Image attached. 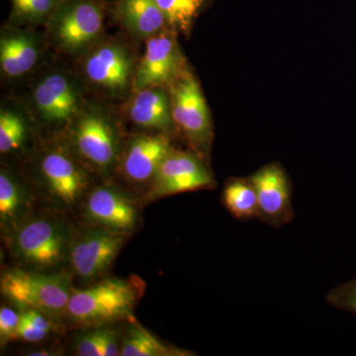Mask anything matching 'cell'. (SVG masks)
<instances>
[{"label":"cell","instance_id":"cell-1","mask_svg":"<svg viewBox=\"0 0 356 356\" xmlns=\"http://www.w3.org/2000/svg\"><path fill=\"white\" fill-rule=\"evenodd\" d=\"M123 119L111 102L88 97L60 136L89 172L107 177L116 172L127 138Z\"/></svg>","mask_w":356,"mask_h":356},{"label":"cell","instance_id":"cell-2","mask_svg":"<svg viewBox=\"0 0 356 356\" xmlns=\"http://www.w3.org/2000/svg\"><path fill=\"white\" fill-rule=\"evenodd\" d=\"M25 90L17 97L39 131L60 135L76 116L89 95L74 65L62 60L44 62L25 81Z\"/></svg>","mask_w":356,"mask_h":356},{"label":"cell","instance_id":"cell-3","mask_svg":"<svg viewBox=\"0 0 356 356\" xmlns=\"http://www.w3.org/2000/svg\"><path fill=\"white\" fill-rule=\"evenodd\" d=\"M137 43L124 33L117 36L106 34L72 60L89 95L108 102L127 99L139 64Z\"/></svg>","mask_w":356,"mask_h":356},{"label":"cell","instance_id":"cell-4","mask_svg":"<svg viewBox=\"0 0 356 356\" xmlns=\"http://www.w3.org/2000/svg\"><path fill=\"white\" fill-rule=\"evenodd\" d=\"M107 14L106 0H64L44 25L49 48L58 57L76 60L106 35Z\"/></svg>","mask_w":356,"mask_h":356},{"label":"cell","instance_id":"cell-5","mask_svg":"<svg viewBox=\"0 0 356 356\" xmlns=\"http://www.w3.org/2000/svg\"><path fill=\"white\" fill-rule=\"evenodd\" d=\"M143 290L139 278H106L84 289H74L65 315L83 327H104L124 318L131 320Z\"/></svg>","mask_w":356,"mask_h":356},{"label":"cell","instance_id":"cell-6","mask_svg":"<svg viewBox=\"0 0 356 356\" xmlns=\"http://www.w3.org/2000/svg\"><path fill=\"white\" fill-rule=\"evenodd\" d=\"M35 175L49 197L64 207L76 205L90 186L92 172L62 136L47 140L34 156Z\"/></svg>","mask_w":356,"mask_h":356},{"label":"cell","instance_id":"cell-7","mask_svg":"<svg viewBox=\"0 0 356 356\" xmlns=\"http://www.w3.org/2000/svg\"><path fill=\"white\" fill-rule=\"evenodd\" d=\"M3 296L21 311L36 310L50 318L67 314L74 288L65 273L46 274L14 268L2 274Z\"/></svg>","mask_w":356,"mask_h":356},{"label":"cell","instance_id":"cell-8","mask_svg":"<svg viewBox=\"0 0 356 356\" xmlns=\"http://www.w3.org/2000/svg\"><path fill=\"white\" fill-rule=\"evenodd\" d=\"M168 88L178 132L184 136L191 151L209 163L214 125L197 77L187 67Z\"/></svg>","mask_w":356,"mask_h":356},{"label":"cell","instance_id":"cell-9","mask_svg":"<svg viewBox=\"0 0 356 356\" xmlns=\"http://www.w3.org/2000/svg\"><path fill=\"white\" fill-rule=\"evenodd\" d=\"M69 231L50 218H34L18 227L11 241V252L21 264L36 270L57 267L70 252Z\"/></svg>","mask_w":356,"mask_h":356},{"label":"cell","instance_id":"cell-10","mask_svg":"<svg viewBox=\"0 0 356 356\" xmlns=\"http://www.w3.org/2000/svg\"><path fill=\"white\" fill-rule=\"evenodd\" d=\"M48 50L50 48L44 32L4 23L0 29L2 81L19 83L27 81L46 62Z\"/></svg>","mask_w":356,"mask_h":356},{"label":"cell","instance_id":"cell-11","mask_svg":"<svg viewBox=\"0 0 356 356\" xmlns=\"http://www.w3.org/2000/svg\"><path fill=\"white\" fill-rule=\"evenodd\" d=\"M215 186L216 181L207 161L193 151L175 147L159 165L147 195L158 199Z\"/></svg>","mask_w":356,"mask_h":356},{"label":"cell","instance_id":"cell-12","mask_svg":"<svg viewBox=\"0 0 356 356\" xmlns=\"http://www.w3.org/2000/svg\"><path fill=\"white\" fill-rule=\"evenodd\" d=\"M178 36L172 30H166L145 41L146 47L138 64L133 91L147 86L168 88L189 67Z\"/></svg>","mask_w":356,"mask_h":356},{"label":"cell","instance_id":"cell-13","mask_svg":"<svg viewBox=\"0 0 356 356\" xmlns=\"http://www.w3.org/2000/svg\"><path fill=\"white\" fill-rule=\"evenodd\" d=\"M175 147L165 134L137 132L127 136L117 170L128 182L151 186L159 165Z\"/></svg>","mask_w":356,"mask_h":356},{"label":"cell","instance_id":"cell-14","mask_svg":"<svg viewBox=\"0 0 356 356\" xmlns=\"http://www.w3.org/2000/svg\"><path fill=\"white\" fill-rule=\"evenodd\" d=\"M126 242V234L97 227L70 245L72 270L83 281L99 278L111 267Z\"/></svg>","mask_w":356,"mask_h":356},{"label":"cell","instance_id":"cell-15","mask_svg":"<svg viewBox=\"0 0 356 356\" xmlns=\"http://www.w3.org/2000/svg\"><path fill=\"white\" fill-rule=\"evenodd\" d=\"M259 200V221L273 228H281L295 216L291 180L277 163L262 166L248 177Z\"/></svg>","mask_w":356,"mask_h":356},{"label":"cell","instance_id":"cell-16","mask_svg":"<svg viewBox=\"0 0 356 356\" xmlns=\"http://www.w3.org/2000/svg\"><path fill=\"white\" fill-rule=\"evenodd\" d=\"M122 105L124 119L142 132L165 134L170 137L178 132L173 120L170 91L165 86L134 90Z\"/></svg>","mask_w":356,"mask_h":356},{"label":"cell","instance_id":"cell-17","mask_svg":"<svg viewBox=\"0 0 356 356\" xmlns=\"http://www.w3.org/2000/svg\"><path fill=\"white\" fill-rule=\"evenodd\" d=\"M84 215L97 227L128 234L137 225V207L126 192L115 185H99L89 192Z\"/></svg>","mask_w":356,"mask_h":356},{"label":"cell","instance_id":"cell-18","mask_svg":"<svg viewBox=\"0 0 356 356\" xmlns=\"http://www.w3.org/2000/svg\"><path fill=\"white\" fill-rule=\"evenodd\" d=\"M109 15L122 32L136 42H145L170 30L156 0H112Z\"/></svg>","mask_w":356,"mask_h":356},{"label":"cell","instance_id":"cell-19","mask_svg":"<svg viewBox=\"0 0 356 356\" xmlns=\"http://www.w3.org/2000/svg\"><path fill=\"white\" fill-rule=\"evenodd\" d=\"M39 132L36 124L17 97H2L0 103V154H22Z\"/></svg>","mask_w":356,"mask_h":356},{"label":"cell","instance_id":"cell-20","mask_svg":"<svg viewBox=\"0 0 356 356\" xmlns=\"http://www.w3.org/2000/svg\"><path fill=\"white\" fill-rule=\"evenodd\" d=\"M222 199L226 209L236 220L245 222L261 218L257 192L248 177L229 179L222 189Z\"/></svg>","mask_w":356,"mask_h":356},{"label":"cell","instance_id":"cell-21","mask_svg":"<svg viewBox=\"0 0 356 356\" xmlns=\"http://www.w3.org/2000/svg\"><path fill=\"white\" fill-rule=\"evenodd\" d=\"M191 351L163 343L158 337L133 320L128 325L121 343L123 356H188Z\"/></svg>","mask_w":356,"mask_h":356},{"label":"cell","instance_id":"cell-22","mask_svg":"<svg viewBox=\"0 0 356 356\" xmlns=\"http://www.w3.org/2000/svg\"><path fill=\"white\" fill-rule=\"evenodd\" d=\"M165 14L166 22L172 31L182 35L185 38L191 36L196 20L208 8L212 0H156Z\"/></svg>","mask_w":356,"mask_h":356},{"label":"cell","instance_id":"cell-23","mask_svg":"<svg viewBox=\"0 0 356 356\" xmlns=\"http://www.w3.org/2000/svg\"><path fill=\"white\" fill-rule=\"evenodd\" d=\"M27 192L19 178L2 166L0 170V221L8 227L17 221L25 209Z\"/></svg>","mask_w":356,"mask_h":356},{"label":"cell","instance_id":"cell-24","mask_svg":"<svg viewBox=\"0 0 356 356\" xmlns=\"http://www.w3.org/2000/svg\"><path fill=\"white\" fill-rule=\"evenodd\" d=\"M64 0H32L24 6L11 8L7 24L36 28L47 24Z\"/></svg>","mask_w":356,"mask_h":356},{"label":"cell","instance_id":"cell-25","mask_svg":"<svg viewBox=\"0 0 356 356\" xmlns=\"http://www.w3.org/2000/svg\"><path fill=\"white\" fill-rule=\"evenodd\" d=\"M51 318L41 312L25 310L20 314L19 325L16 332L15 339L38 343L48 336L51 330Z\"/></svg>","mask_w":356,"mask_h":356},{"label":"cell","instance_id":"cell-26","mask_svg":"<svg viewBox=\"0 0 356 356\" xmlns=\"http://www.w3.org/2000/svg\"><path fill=\"white\" fill-rule=\"evenodd\" d=\"M325 300L337 310L356 316V277L332 289Z\"/></svg>","mask_w":356,"mask_h":356},{"label":"cell","instance_id":"cell-27","mask_svg":"<svg viewBox=\"0 0 356 356\" xmlns=\"http://www.w3.org/2000/svg\"><path fill=\"white\" fill-rule=\"evenodd\" d=\"M76 348L77 355L81 356H104L102 327L79 336Z\"/></svg>","mask_w":356,"mask_h":356},{"label":"cell","instance_id":"cell-28","mask_svg":"<svg viewBox=\"0 0 356 356\" xmlns=\"http://www.w3.org/2000/svg\"><path fill=\"white\" fill-rule=\"evenodd\" d=\"M19 321L20 314L9 307H1L0 309V339H1L2 346L15 339Z\"/></svg>","mask_w":356,"mask_h":356},{"label":"cell","instance_id":"cell-29","mask_svg":"<svg viewBox=\"0 0 356 356\" xmlns=\"http://www.w3.org/2000/svg\"><path fill=\"white\" fill-rule=\"evenodd\" d=\"M102 348L104 356L121 355L118 334L111 327H102Z\"/></svg>","mask_w":356,"mask_h":356},{"label":"cell","instance_id":"cell-30","mask_svg":"<svg viewBox=\"0 0 356 356\" xmlns=\"http://www.w3.org/2000/svg\"><path fill=\"white\" fill-rule=\"evenodd\" d=\"M29 355L32 356H46V355H58V353H53V351L49 350H36L33 353H30Z\"/></svg>","mask_w":356,"mask_h":356},{"label":"cell","instance_id":"cell-31","mask_svg":"<svg viewBox=\"0 0 356 356\" xmlns=\"http://www.w3.org/2000/svg\"><path fill=\"white\" fill-rule=\"evenodd\" d=\"M10 1L11 8H16V7L24 6V4L28 3V2L32 1V0H10Z\"/></svg>","mask_w":356,"mask_h":356}]
</instances>
